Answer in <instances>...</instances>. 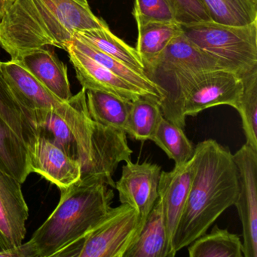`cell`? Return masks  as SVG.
<instances>
[{
  "instance_id": "9c48e42d",
  "label": "cell",
  "mask_w": 257,
  "mask_h": 257,
  "mask_svg": "<svg viewBox=\"0 0 257 257\" xmlns=\"http://www.w3.org/2000/svg\"><path fill=\"white\" fill-rule=\"evenodd\" d=\"M29 208L22 183L0 168V248L11 249L23 243Z\"/></svg>"
},
{
  "instance_id": "7c38bea8",
  "label": "cell",
  "mask_w": 257,
  "mask_h": 257,
  "mask_svg": "<svg viewBox=\"0 0 257 257\" xmlns=\"http://www.w3.org/2000/svg\"><path fill=\"white\" fill-rule=\"evenodd\" d=\"M67 52L76 78L85 90L103 91L132 102L144 96L136 87L78 50L71 43L67 46Z\"/></svg>"
},
{
  "instance_id": "277c9868",
  "label": "cell",
  "mask_w": 257,
  "mask_h": 257,
  "mask_svg": "<svg viewBox=\"0 0 257 257\" xmlns=\"http://www.w3.org/2000/svg\"><path fill=\"white\" fill-rule=\"evenodd\" d=\"M183 34L222 68L243 78L257 69V20L235 26L213 21L180 25Z\"/></svg>"
},
{
  "instance_id": "4fadbf2b",
  "label": "cell",
  "mask_w": 257,
  "mask_h": 257,
  "mask_svg": "<svg viewBox=\"0 0 257 257\" xmlns=\"http://www.w3.org/2000/svg\"><path fill=\"white\" fill-rule=\"evenodd\" d=\"M2 70L13 94L33 113L37 109L55 110L64 103L16 60L2 62Z\"/></svg>"
},
{
  "instance_id": "7402d4cb",
  "label": "cell",
  "mask_w": 257,
  "mask_h": 257,
  "mask_svg": "<svg viewBox=\"0 0 257 257\" xmlns=\"http://www.w3.org/2000/svg\"><path fill=\"white\" fill-rule=\"evenodd\" d=\"M188 252L190 257H241L243 243L237 234L215 225L189 245Z\"/></svg>"
},
{
  "instance_id": "f1b7e54d",
  "label": "cell",
  "mask_w": 257,
  "mask_h": 257,
  "mask_svg": "<svg viewBox=\"0 0 257 257\" xmlns=\"http://www.w3.org/2000/svg\"><path fill=\"white\" fill-rule=\"evenodd\" d=\"M0 257H37L35 246L31 240L8 249L0 248Z\"/></svg>"
},
{
  "instance_id": "cb8c5ba5",
  "label": "cell",
  "mask_w": 257,
  "mask_h": 257,
  "mask_svg": "<svg viewBox=\"0 0 257 257\" xmlns=\"http://www.w3.org/2000/svg\"><path fill=\"white\" fill-rule=\"evenodd\" d=\"M153 141L174 161L175 165H183L193 157L195 148L183 128L165 117L161 120Z\"/></svg>"
},
{
  "instance_id": "44dd1931",
  "label": "cell",
  "mask_w": 257,
  "mask_h": 257,
  "mask_svg": "<svg viewBox=\"0 0 257 257\" xmlns=\"http://www.w3.org/2000/svg\"><path fill=\"white\" fill-rule=\"evenodd\" d=\"M75 37L123 63L124 65L136 70L141 74L144 73V64L136 49L128 46L115 34L109 28L93 29L76 33Z\"/></svg>"
},
{
  "instance_id": "e0dca14e",
  "label": "cell",
  "mask_w": 257,
  "mask_h": 257,
  "mask_svg": "<svg viewBox=\"0 0 257 257\" xmlns=\"http://www.w3.org/2000/svg\"><path fill=\"white\" fill-rule=\"evenodd\" d=\"M138 28L136 50L145 67L153 64L183 34L181 26L176 22H147L138 25Z\"/></svg>"
},
{
  "instance_id": "4316f807",
  "label": "cell",
  "mask_w": 257,
  "mask_h": 257,
  "mask_svg": "<svg viewBox=\"0 0 257 257\" xmlns=\"http://www.w3.org/2000/svg\"><path fill=\"white\" fill-rule=\"evenodd\" d=\"M134 17L137 25L147 22H177L175 13L168 0H135Z\"/></svg>"
},
{
  "instance_id": "ba28073f",
  "label": "cell",
  "mask_w": 257,
  "mask_h": 257,
  "mask_svg": "<svg viewBox=\"0 0 257 257\" xmlns=\"http://www.w3.org/2000/svg\"><path fill=\"white\" fill-rule=\"evenodd\" d=\"M162 171V167L156 164L133 163L130 160L123 165L121 178L115 183L120 202L138 212L143 225L159 198Z\"/></svg>"
},
{
  "instance_id": "484cf974",
  "label": "cell",
  "mask_w": 257,
  "mask_h": 257,
  "mask_svg": "<svg viewBox=\"0 0 257 257\" xmlns=\"http://www.w3.org/2000/svg\"><path fill=\"white\" fill-rule=\"evenodd\" d=\"M242 81L243 92L237 110L241 117L246 144L257 150V69Z\"/></svg>"
},
{
  "instance_id": "83f0119b",
  "label": "cell",
  "mask_w": 257,
  "mask_h": 257,
  "mask_svg": "<svg viewBox=\"0 0 257 257\" xmlns=\"http://www.w3.org/2000/svg\"><path fill=\"white\" fill-rule=\"evenodd\" d=\"M180 25L212 21L202 0H168Z\"/></svg>"
},
{
  "instance_id": "8fae6325",
  "label": "cell",
  "mask_w": 257,
  "mask_h": 257,
  "mask_svg": "<svg viewBox=\"0 0 257 257\" xmlns=\"http://www.w3.org/2000/svg\"><path fill=\"white\" fill-rule=\"evenodd\" d=\"M193 174L192 158L183 165H175L172 171L161 173L158 191L172 257L173 237L187 201Z\"/></svg>"
},
{
  "instance_id": "ac0fdd59",
  "label": "cell",
  "mask_w": 257,
  "mask_h": 257,
  "mask_svg": "<svg viewBox=\"0 0 257 257\" xmlns=\"http://www.w3.org/2000/svg\"><path fill=\"white\" fill-rule=\"evenodd\" d=\"M86 103L91 119L127 135L132 101L103 91L86 90Z\"/></svg>"
},
{
  "instance_id": "3957f363",
  "label": "cell",
  "mask_w": 257,
  "mask_h": 257,
  "mask_svg": "<svg viewBox=\"0 0 257 257\" xmlns=\"http://www.w3.org/2000/svg\"><path fill=\"white\" fill-rule=\"evenodd\" d=\"M56 208L30 240L37 257L55 256L85 235L111 209L113 188L101 182L79 180L61 189Z\"/></svg>"
},
{
  "instance_id": "5b68a950",
  "label": "cell",
  "mask_w": 257,
  "mask_h": 257,
  "mask_svg": "<svg viewBox=\"0 0 257 257\" xmlns=\"http://www.w3.org/2000/svg\"><path fill=\"white\" fill-rule=\"evenodd\" d=\"M243 81L229 70H202L191 75L177 91L171 122L185 127L186 116H195L204 109L228 105L237 109L243 92Z\"/></svg>"
},
{
  "instance_id": "d6986e66",
  "label": "cell",
  "mask_w": 257,
  "mask_h": 257,
  "mask_svg": "<svg viewBox=\"0 0 257 257\" xmlns=\"http://www.w3.org/2000/svg\"><path fill=\"white\" fill-rule=\"evenodd\" d=\"M70 43L78 50L95 61L123 80L136 87L144 94V96L157 100L160 104L162 99V93L159 91L158 87L150 79H148L146 75L138 73L136 70L124 65L123 63L120 62L119 61L112 58L109 55L100 52L98 49L93 47L91 45L77 37H74Z\"/></svg>"
},
{
  "instance_id": "8992f818",
  "label": "cell",
  "mask_w": 257,
  "mask_h": 257,
  "mask_svg": "<svg viewBox=\"0 0 257 257\" xmlns=\"http://www.w3.org/2000/svg\"><path fill=\"white\" fill-rule=\"evenodd\" d=\"M141 216L132 206L111 207L88 232L55 257H123L142 229Z\"/></svg>"
},
{
  "instance_id": "f546056e",
  "label": "cell",
  "mask_w": 257,
  "mask_h": 257,
  "mask_svg": "<svg viewBox=\"0 0 257 257\" xmlns=\"http://www.w3.org/2000/svg\"><path fill=\"white\" fill-rule=\"evenodd\" d=\"M14 1L15 0H0V20L3 19Z\"/></svg>"
},
{
  "instance_id": "603a6c76",
  "label": "cell",
  "mask_w": 257,
  "mask_h": 257,
  "mask_svg": "<svg viewBox=\"0 0 257 257\" xmlns=\"http://www.w3.org/2000/svg\"><path fill=\"white\" fill-rule=\"evenodd\" d=\"M163 117L159 101L141 96L132 102L127 135L136 141H153Z\"/></svg>"
},
{
  "instance_id": "2e32d148",
  "label": "cell",
  "mask_w": 257,
  "mask_h": 257,
  "mask_svg": "<svg viewBox=\"0 0 257 257\" xmlns=\"http://www.w3.org/2000/svg\"><path fill=\"white\" fill-rule=\"evenodd\" d=\"M0 116L24 141L31 156L38 138L34 113L13 94L3 73L2 61H0Z\"/></svg>"
},
{
  "instance_id": "d4e9b609",
  "label": "cell",
  "mask_w": 257,
  "mask_h": 257,
  "mask_svg": "<svg viewBox=\"0 0 257 257\" xmlns=\"http://www.w3.org/2000/svg\"><path fill=\"white\" fill-rule=\"evenodd\" d=\"M210 19L227 25H249L257 20V7L249 0H202Z\"/></svg>"
},
{
  "instance_id": "ffe728a7",
  "label": "cell",
  "mask_w": 257,
  "mask_h": 257,
  "mask_svg": "<svg viewBox=\"0 0 257 257\" xmlns=\"http://www.w3.org/2000/svg\"><path fill=\"white\" fill-rule=\"evenodd\" d=\"M30 161L24 141L0 116V168L22 184L31 173Z\"/></svg>"
},
{
  "instance_id": "6da1fadb",
  "label": "cell",
  "mask_w": 257,
  "mask_h": 257,
  "mask_svg": "<svg viewBox=\"0 0 257 257\" xmlns=\"http://www.w3.org/2000/svg\"><path fill=\"white\" fill-rule=\"evenodd\" d=\"M107 28L88 0H15L0 20V46L17 60L48 46L67 51L76 33Z\"/></svg>"
},
{
  "instance_id": "5bb4252c",
  "label": "cell",
  "mask_w": 257,
  "mask_h": 257,
  "mask_svg": "<svg viewBox=\"0 0 257 257\" xmlns=\"http://www.w3.org/2000/svg\"><path fill=\"white\" fill-rule=\"evenodd\" d=\"M16 61L60 100L67 101L71 98L73 94L67 66L60 61L53 51L44 48L35 49Z\"/></svg>"
},
{
  "instance_id": "7a4b0ae2",
  "label": "cell",
  "mask_w": 257,
  "mask_h": 257,
  "mask_svg": "<svg viewBox=\"0 0 257 257\" xmlns=\"http://www.w3.org/2000/svg\"><path fill=\"white\" fill-rule=\"evenodd\" d=\"M194 174L186 205L172 240L174 256L205 234L231 206L238 192L237 171L232 153L213 139L195 148Z\"/></svg>"
},
{
  "instance_id": "4dcf8cb0",
  "label": "cell",
  "mask_w": 257,
  "mask_h": 257,
  "mask_svg": "<svg viewBox=\"0 0 257 257\" xmlns=\"http://www.w3.org/2000/svg\"><path fill=\"white\" fill-rule=\"evenodd\" d=\"M249 1L252 4V5L257 7V0H249Z\"/></svg>"
},
{
  "instance_id": "52a82bcc",
  "label": "cell",
  "mask_w": 257,
  "mask_h": 257,
  "mask_svg": "<svg viewBox=\"0 0 257 257\" xmlns=\"http://www.w3.org/2000/svg\"><path fill=\"white\" fill-rule=\"evenodd\" d=\"M233 158L238 180L234 206L243 228V255L257 257V150L245 144Z\"/></svg>"
},
{
  "instance_id": "30bf717a",
  "label": "cell",
  "mask_w": 257,
  "mask_h": 257,
  "mask_svg": "<svg viewBox=\"0 0 257 257\" xmlns=\"http://www.w3.org/2000/svg\"><path fill=\"white\" fill-rule=\"evenodd\" d=\"M30 159L31 173L40 174L61 190L81 180L80 164L44 136L39 135Z\"/></svg>"
},
{
  "instance_id": "9a60e30c",
  "label": "cell",
  "mask_w": 257,
  "mask_h": 257,
  "mask_svg": "<svg viewBox=\"0 0 257 257\" xmlns=\"http://www.w3.org/2000/svg\"><path fill=\"white\" fill-rule=\"evenodd\" d=\"M123 257H172L159 198Z\"/></svg>"
}]
</instances>
